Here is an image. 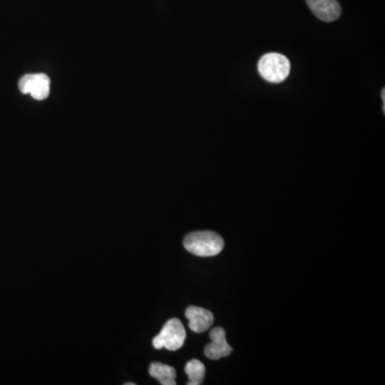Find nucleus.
Listing matches in <instances>:
<instances>
[{
  "label": "nucleus",
  "instance_id": "obj_1",
  "mask_svg": "<svg viewBox=\"0 0 385 385\" xmlns=\"http://www.w3.org/2000/svg\"><path fill=\"white\" fill-rule=\"evenodd\" d=\"M186 251L198 257H213L224 249V239L214 231H195L183 240Z\"/></svg>",
  "mask_w": 385,
  "mask_h": 385
},
{
  "label": "nucleus",
  "instance_id": "obj_6",
  "mask_svg": "<svg viewBox=\"0 0 385 385\" xmlns=\"http://www.w3.org/2000/svg\"><path fill=\"white\" fill-rule=\"evenodd\" d=\"M185 317L188 320V327L195 333H204L208 331L214 322V316L212 313L202 307H188L185 311Z\"/></svg>",
  "mask_w": 385,
  "mask_h": 385
},
{
  "label": "nucleus",
  "instance_id": "obj_8",
  "mask_svg": "<svg viewBox=\"0 0 385 385\" xmlns=\"http://www.w3.org/2000/svg\"><path fill=\"white\" fill-rule=\"evenodd\" d=\"M149 374L157 379L162 385H175L177 372L171 366L162 363H152L149 367Z\"/></svg>",
  "mask_w": 385,
  "mask_h": 385
},
{
  "label": "nucleus",
  "instance_id": "obj_7",
  "mask_svg": "<svg viewBox=\"0 0 385 385\" xmlns=\"http://www.w3.org/2000/svg\"><path fill=\"white\" fill-rule=\"evenodd\" d=\"M309 9L323 22L339 20L341 8L337 0H306Z\"/></svg>",
  "mask_w": 385,
  "mask_h": 385
},
{
  "label": "nucleus",
  "instance_id": "obj_2",
  "mask_svg": "<svg viewBox=\"0 0 385 385\" xmlns=\"http://www.w3.org/2000/svg\"><path fill=\"white\" fill-rule=\"evenodd\" d=\"M290 61L284 55L278 53L266 54L258 63L259 74L270 83L278 84L284 81L290 73Z\"/></svg>",
  "mask_w": 385,
  "mask_h": 385
},
{
  "label": "nucleus",
  "instance_id": "obj_9",
  "mask_svg": "<svg viewBox=\"0 0 385 385\" xmlns=\"http://www.w3.org/2000/svg\"><path fill=\"white\" fill-rule=\"evenodd\" d=\"M185 374L188 376V385H200L206 376V367L198 360H190L185 365Z\"/></svg>",
  "mask_w": 385,
  "mask_h": 385
},
{
  "label": "nucleus",
  "instance_id": "obj_5",
  "mask_svg": "<svg viewBox=\"0 0 385 385\" xmlns=\"http://www.w3.org/2000/svg\"><path fill=\"white\" fill-rule=\"evenodd\" d=\"M211 343L204 348V354L210 360H218L233 353V347L227 343L226 332L223 327H214L210 332Z\"/></svg>",
  "mask_w": 385,
  "mask_h": 385
},
{
  "label": "nucleus",
  "instance_id": "obj_3",
  "mask_svg": "<svg viewBox=\"0 0 385 385\" xmlns=\"http://www.w3.org/2000/svg\"><path fill=\"white\" fill-rule=\"evenodd\" d=\"M185 339L186 332L181 321L177 318L171 319L153 339V347L157 350L165 348L169 351H176L183 347Z\"/></svg>",
  "mask_w": 385,
  "mask_h": 385
},
{
  "label": "nucleus",
  "instance_id": "obj_4",
  "mask_svg": "<svg viewBox=\"0 0 385 385\" xmlns=\"http://www.w3.org/2000/svg\"><path fill=\"white\" fill-rule=\"evenodd\" d=\"M18 88L24 94H30L37 101L47 99L51 92V79L46 74L24 75L18 81Z\"/></svg>",
  "mask_w": 385,
  "mask_h": 385
}]
</instances>
